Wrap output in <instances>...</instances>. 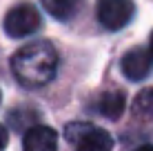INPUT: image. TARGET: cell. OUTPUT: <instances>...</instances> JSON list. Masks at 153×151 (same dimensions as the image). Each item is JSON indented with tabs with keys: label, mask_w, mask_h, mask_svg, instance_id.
Returning <instances> with one entry per match:
<instances>
[{
	"label": "cell",
	"mask_w": 153,
	"mask_h": 151,
	"mask_svg": "<svg viewBox=\"0 0 153 151\" xmlns=\"http://www.w3.org/2000/svg\"><path fill=\"white\" fill-rule=\"evenodd\" d=\"M11 71L22 87H45L58 71V54L51 42H31L18 49L11 58Z\"/></svg>",
	"instance_id": "6da1fadb"
},
{
	"label": "cell",
	"mask_w": 153,
	"mask_h": 151,
	"mask_svg": "<svg viewBox=\"0 0 153 151\" xmlns=\"http://www.w3.org/2000/svg\"><path fill=\"white\" fill-rule=\"evenodd\" d=\"M42 16L40 11L29 2H20L4 16V33L9 38H25L40 29Z\"/></svg>",
	"instance_id": "7a4b0ae2"
},
{
	"label": "cell",
	"mask_w": 153,
	"mask_h": 151,
	"mask_svg": "<svg viewBox=\"0 0 153 151\" xmlns=\"http://www.w3.org/2000/svg\"><path fill=\"white\" fill-rule=\"evenodd\" d=\"M135 13V7L131 0H98V22L109 31H118L124 29L131 22Z\"/></svg>",
	"instance_id": "3957f363"
},
{
	"label": "cell",
	"mask_w": 153,
	"mask_h": 151,
	"mask_svg": "<svg viewBox=\"0 0 153 151\" xmlns=\"http://www.w3.org/2000/svg\"><path fill=\"white\" fill-rule=\"evenodd\" d=\"M151 67H153V56H151V51L140 49V47L126 51V54L122 56V62H120L122 74L129 78V80H133V82L144 80V78L151 74Z\"/></svg>",
	"instance_id": "277c9868"
},
{
	"label": "cell",
	"mask_w": 153,
	"mask_h": 151,
	"mask_svg": "<svg viewBox=\"0 0 153 151\" xmlns=\"http://www.w3.org/2000/svg\"><path fill=\"white\" fill-rule=\"evenodd\" d=\"M58 149V133L51 127L33 124L27 129L22 138V151H56Z\"/></svg>",
	"instance_id": "5b68a950"
},
{
	"label": "cell",
	"mask_w": 153,
	"mask_h": 151,
	"mask_svg": "<svg viewBox=\"0 0 153 151\" xmlns=\"http://www.w3.org/2000/svg\"><path fill=\"white\" fill-rule=\"evenodd\" d=\"M111 149H113V138L104 129H98L89 122L76 140V151H111Z\"/></svg>",
	"instance_id": "8992f818"
},
{
	"label": "cell",
	"mask_w": 153,
	"mask_h": 151,
	"mask_svg": "<svg viewBox=\"0 0 153 151\" xmlns=\"http://www.w3.org/2000/svg\"><path fill=\"white\" fill-rule=\"evenodd\" d=\"M124 105H126V98H124V91H107L102 98L98 100V111L102 113L104 118L109 120H118L124 111Z\"/></svg>",
	"instance_id": "52a82bcc"
},
{
	"label": "cell",
	"mask_w": 153,
	"mask_h": 151,
	"mask_svg": "<svg viewBox=\"0 0 153 151\" xmlns=\"http://www.w3.org/2000/svg\"><path fill=\"white\" fill-rule=\"evenodd\" d=\"M82 0H42V7L56 20H71L80 9Z\"/></svg>",
	"instance_id": "ba28073f"
},
{
	"label": "cell",
	"mask_w": 153,
	"mask_h": 151,
	"mask_svg": "<svg viewBox=\"0 0 153 151\" xmlns=\"http://www.w3.org/2000/svg\"><path fill=\"white\" fill-rule=\"evenodd\" d=\"M133 111H135V116H138V118H144V120L153 118V87L142 89L138 96H135Z\"/></svg>",
	"instance_id": "9c48e42d"
},
{
	"label": "cell",
	"mask_w": 153,
	"mask_h": 151,
	"mask_svg": "<svg viewBox=\"0 0 153 151\" xmlns=\"http://www.w3.org/2000/svg\"><path fill=\"white\" fill-rule=\"evenodd\" d=\"M7 142H9V131L2 127V124H0V151L7 147Z\"/></svg>",
	"instance_id": "30bf717a"
},
{
	"label": "cell",
	"mask_w": 153,
	"mask_h": 151,
	"mask_svg": "<svg viewBox=\"0 0 153 151\" xmlns=\"http://www.w3.org/2000/svg\"><path fill=\"white\" fill-rule=\"evenodd\" d=\"M135 151H153V144H142V147H138Z\"/></svg>",
	"instance_id": "8fae6325"
},
{
	"label": "cell",
	"mask_w": 153,
	"mask_h": 151,
	"mask_svg": "<svg viewBox=\"0 0 153 151\" xmlns=\"http://www.w3.org/2000/svg\"><path fill=\"white\" fill-rule=\"evenodd\" d=\"M149 51H151V56H153V31H151V36H149Z\"/></svg>",
	"instance_id": "7c38bea8"
},
{
	"label": "cell",
	"mask_w": 153,
	"mask_h": 151,
	"mask_svg": "<svg viewBox=\"0 0 153 151\" xmlns=\"http://www.w3.org/2000/svg\"><path fill=\"white\" fill-rule=\"evenodd\" d=\"M0 100H2V93H0Z\"/></svg>",
	"instance_id": "4fadbf2b"
}]
</instances>
